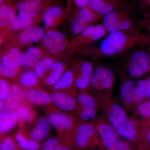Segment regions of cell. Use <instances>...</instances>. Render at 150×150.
<instances>
[{
	"mask_svg": "<svg viewBox=\"0 0 150 150\" xmlns=\"http://www.w3.org/2000/svg\"><path fill=\"white\" fill-rule=\"evenodd\" d=\"M144 33L140 31L126 32L117 31L109 33L98 45L86 48L82 54L92 61L115 58L130 49L140 46Z\"/></svg>",
	"mask_w": 150,
	"mask_h": 150,
	"instance_id": "6da1fadb",
	"label": "cell"
},
{
	"mask_svg": "<svg viewBox=\"0 0 150 150\" xmlns=\"http://www.w3.org/2000/svg\"><path fill=\"white\" fill-rule=\"evenodd\" d=\"M113 59L122 79H137L150 72V54L142 46L132 48Z\"/></svg>",
	"mask_w": 150,
	"mask_h": 150,
	"instance_id": "7a4b0ae2",
	"label": "cell"
},
{
	"mask_svg": "<svg viewBox=\"0 0 150 150\" xmlns=\"http://www.w3.org/2000/svg\"><path fill=\"white\" fill-rule=\"evenodd\" d=\"M115 81V74L111 68L105 65H97L94 69L86 93L106 105L112 98Z\"/></svg>",
	"mask_w": 150,
	"mask_h": 150,
	"instance_id": "3957f363",
	"label": "cell"
},
{
	"mask_svg": "<svg viewBox=\"0 0 150 150\" xmlns=\"http://www.w3.org/2000/svg\"><path fill=\"white\" fill-rule=\"evenodd\" d=\"M132 6L113 11L103 17L102 23L108 33L117 31H140L139 23L132 14Z\"/></svg>",
	"mask_w": 150,
	"mask_h": 150,
	"instance_id": "277c9868",
	"label": "cell"
},
{
	"mask_svg": "<svg viewBox=\"0 0 150 150\" xmlns=\"http://www.w3.org/2000/svg\"><path fill=\"white\" fill-rule=\"evenodd\" d=\"M44 112L49 118L51 126L58 133V136L72 138L76 125L80 123L76 115L59 110L54 105L47 108Z\"/></svg>",
	"mask_w": 150,
	"mask_h": 150,
	"instance_id": "5b68a950",
	"label": "cell"
},
{
	"mask_svg": "<svg viewBox=\"0 0 150 150\" xmlns=\"http://www.w3.org/2000/svg\"><path fill=\"white\" fill-rule=\"evenodd\" d=\"M70 41L64 34L55 29L47 30L40 40L41 47L46 54L56 57L72 55Z\"/></svg>",
	"mask_w": 150,
	"mask_h": 150,
	"instance_id": "8992f818",
	"label": "cell"
},
{
	"mask_svg": "<svg viewBox=\"0 0 150 150\" xmlns=\"http://www.w3.org/2000/svg\"><path fill=\"white\" fill-rule=\"evenodd\" d=\"M108 34L102 23L87 28L80 33L70 40L72 55L82 53L95 42Z\"/></svg>",
	"mask_w": 150,
	"mask_h": 150,
	"instance_id": "52a82bcc",
	"label": "cell"
},
{
	"mask_svg": "<svg viewBox=\"0 0 150 150\" xmlns=\"http://www.w3.org/2000/svg\"><path fill=\"white\" fill-rule=\"evenodd\" d=\"M72 141L77 150H88L101 147L93 122L78 123L73 132Z\"/></svg>",
	"mask_w": 150,
	"mask_h": 150,
	"instance_id": "ba28073f",
	"label": "cell"
},
{
	"mask_svg": "<svg viewBox=\"0 0 150 150\" xmlns=\"http://www.w3.org/2000/svg\"><path fill=\"white\" fill-rule=\"evenodd\" d=\"M47 30L45 28L36 25L25 28L6 38L1 45V50L12 47L21 48L37 43L42 39Z\"/></svg>",
	"mask_w": 150,
	"mask_h": 150,
	"instance_id": "9c48e42d",
	"label": "cell"
},
{
	"mask_svg": "<svg viewBox=\"0 0 150 150\" xmlns=\"http://www.w3.org/2000/svg\"><path fill=\"white\" fill-rule=\"evenodd\" d=\"M103 17L91 9L88 6L80 10L67 18L69 22V30L71 38L75 37L84 30L97 24Z\"/></svg>",
	"mask_w": 150,
	"mask_h": 150,
	"instance_id": "30bf717a",
	"label": "cell"
},
{
	"mask_svg": "<svg viewBox=\"0 0 150 150\" xmlns=\"http://www.w3.org/2000/svg\"><path fill=\"white\" fill-rule=\"evenodd\" d=\"M51 126L47 115H38L32 123L24 126H18V129L27 138L41 143L48 138Z\"/></svg>",
	"mask_w": 150,
	"mask_h": 150,
	"instance_id": "8fae6325",
	"label": "cell"
},
{
	"mask_svg": "<svg viewBox=\"0 0 150 150\" xmlns=\"http://www.w3.org/2000/svg\"><path fill=\"white\" fill-rule=\"evenodd\" d=\"M120 96L121 103L125 110L134 112L138 105L146 98L140 96L137 91V82L134 79L123 78L120 85Z\"/></svg>",
	"mask_w": 150,
	"mask_h": 150,
	"instance_id": "7c38bea8",
	"label": "cell"
},
{
	"mask_svg": "<svg viewBox=\"0 0 150 150\" xmlns=\"http://www.w3.org/2000/svg\"><path fill=\"white\" fill-rule=\"evenodd\" d=\"M59 1L60 0H21L16 3V8L18 13H23L40 22L45 11L58 4Z\"/></svg>",
	"mask_w": 150,
	"mask_h": 150,
	"instance_id": "4fadbf2b",
	"label": "cell"
},
{
	"mask_svg": "<svg viewBox=\"0 0 150 150\" xmlns=\"http://www.w3.org/2000/svg\"><path fill=\"white\" fill-rule=\"evenodd\" d=\"M92 122L99 138L101 148L106 149L113 146L120 138L115 129L107 121L104 115L98 116Z\"/></svg>",
	"mask_w": 150,
	"mask_h": 150,
	"instance_id": "5bb4252c",
	"label": "cell"
},
{
	"mask_svg": "<svg viewBox=\"0 0 150 150\" xmlns=\"http://www.w3.org/2000/svg\"><path fill=\"white\" fill-rule=\"evenodd\" d=\"M142 128V121L137 116L129 117L126 123L115 129L118 137L137 145Z\"/></svg>",
	"mask_w": 150,
	"mask_h": 150,
	"instance_id": "9a60e30c",
	"label": "cell"
},
{
	"mask_svg": "<svg viewBox=\"0 0 150 150\" xmlns=\"http://www.w3.org/2000/svg\"><path fill=\"white\" fill-rule=\"evenodd\" d=\"M88 6L103 17L113 11L132 6L129 0H90Z\"/></svg>",
	"mask_w": 150,
	"mask_h": 150,
	"instance_id": "2e32d148",
	"label": "cell"
},
{
	"mask_svg": "<svg viewBox=\"0 0 150 150\" xmlns=\"http://www.w3.org/2000/svg\"><path fill=\"white\" fill-rule=\"evenodd\" d=\"M125 108L112 98L105 107L103 115L115 129L126 123L129 118Z\"/></svg>",
	"mask_w": 150,
	"mask_h": 150,
	"instance_id": "e0dca14e",
	"label": "cell"
},
{
	"mask_svg": "<svg viewBox=\"0 0 150 150\" xmlns=\"http://www.w3.org/2000/svg\"><path fill=\"white\" fill-rule=\"evenodd\" d=\"M48 91L52 103L59 110L73 113L77 108V95L60 91Z\"/></svg>",
	"mask_w": 150,
	"mask_h": 150,
	"instance_id": "ac0fdd59",
	"label": "cell"
},
{
	"mask_svg": "<svg viewBox=\"0 0 150 150\" xmlns=\"http://www.w3.org/2000/svg\"><path fill=\"white\" fill-rule=\"evenodd\" d=\"M69 16L67 7L54 5L48 8L43 13L41 17L44 28L47 30L55 29Z\"/></svg>",
	"mask_w": 150,
	"mask_h": 150,
	"instance_id": "d6986e66",
	"label": "cell"
},
{
	"mask_svg": "<svg viewBox=\"0 0 150 150\" xmlns=\"http://www.w3.org/2000/svg\"><path fill=\"white\" fill-rule=\"evenodd\" d=\"M77 59H74L70 67L48 91H68L78 95L79 93L75 86Z\"/></svg>",
	"mask_w": 150,
	"mask_h": 150,
	"instance_id": "ffe728a7",
	"label": "cell"
},
{
	"mask_svg": "<svg viewBox=\"0 0 150 150\" xmlns=\"http://www.w3.org/2000/svg\"><path fill=\"white\" fill-rule=\"evenodd\" d=\"M75 86L79 92H87L89 83L94 69L93 62L77 59Z\"/></svg>",
	"mask_w": 150,
	"mask_h": 150,
	"instance_id": "44dd1931",
	"label": "cell"
},
{
	"mask_svg": "<svg viewBox=\"0 0 150 150\" xmlns=\"http://www.w3.org/2000/svg\"><path fill=\"white\" fill-rule=\"evenodd\" d=\"M39 22L25 13H18L8 27L1 31V45L7 38L25 28L36 25Z\"/></svg>",
	"mask_w": 150,
	"mask_h": 150,
	"instance_id": "7402d4cb",
	"label": "cell"
},
{
	"mask_svg": "<svg viewBox=\"0 0 150 150\" xmlns=\"http://www.w3.org/2000/svg\"><path fill=\"white\" fill-rule=\"evenodd\" d=\"M23 93L28 102L38 107L41 110H45L53 105L49 91L42 89H24Z\"/></svg>",
	"mask_w": 150,
	"mask_h": 150,
	"instance_id": "603a6c76",
	"label": "cell"
},
{
	"mask_svg": "<svg viewBox=\"0 0 150 150\" xmlns=\"http://www.w3.org/2000/svg\"><path fill=\"white\" fill-rule=\"evenodd\" d=\"M26 100L23 89L15 83L10 84L8 92L5 99V108L15 110L23 102Z\"/></svg>",
	"mask_w": 150,
	"mask_h": 150,
	"instance_id": "cb8c5ba5",
	"label": "cell"
},
{
	"mask_svg": "<svg viewBox=\"0 0 150 150\" xmlns=\"http://www.w3.org/2000/svg\"><path fill=\"white\" fill-rule=\"evenodd\" d=\"M18 117L15 110L4 108L0 112L1 139L5 137L18 124Z\"/></svg>",
	"mask_w": 150,
	"mask_h": 150,
	"instance_id": "d4e9b609",
	"label": "cell"
},
{
	"mask_svg": "<svg viewBox=\"0 0 150 150\" xmlns=\"http://www.w3.org/2000/svg\"><path fill=\"white\" fill-rule=\"evenodd\" d=\"M40 150H77L72 138L51 137L42 144Z\"/></svg>",
	"mask_w": 150,
	"mask_h": 150,
	"instance_id": "484cf974",
	"label": "cell"
},
{
	"mask_svg": "<svg viewBox=\"0 0 150 150\" xmlns=\"http://www.w3.org/2000/svg\"><path fill=\"white\" fill-rule=\"evenodd\" d=\"M15 110L18 117V126H24L32 123L38 116L35 106L26 100L20 105Z\"/></svg>",
	"mask_w": 150,
	"mask_h": 150,
	"instance_id": "4316f807",
	"label": "cell"
},
{
	"mask_svg": "<svg viewBox=\"0 0 150 150\" xmlns=\"http://www.w3.org/2000/svg\"><path fill=\"white\" fill-rule=\"evenodd\" d=\"M16 3L10 1L0 5V28L1 31L8 27L17 16Z\"/></svg>",
	"mask_w": 150,
	"mask_h": 150,
	"instance_id": "83f0119b",
	"label": "cell"
},
{
	"mask_svg": "<svg viewBox=\"0 0 150 150\" xmlns=\"http://www.w3.org/2000/svg\"><path fill=\"white\" fill-rule=\"evenodd\" d=\"M16 83L24 89H42L41 82L32 69L25 70L18 77Z\"/></svg>",
	"mask_w": 150,
	"mask_h": 150,
	"instance_id": "f1b7e54d",
	"label": "cell"
},
{
	"mask_svg": "<svg viewBox=\"0 0 150 150\" xmlns=\"http://www.w3.org/2000/svg\"><path fill=\"white\" fill-rule=\"evenodd\" d=\"M25 61L21 68L22 69H32L37 62L43 56L48 55L42 47L31 46L28 47L24 52Z\"/></svg>",
	"mask_w": 150,
	"mask_h": 150,
	"instance_id": "f546056e",
	"label": "cell"
},
{
	"mask_svg": "<svg viewBox=\"0 0 150 150\" xmlns=\"http://www.w3.org/2000/svg\"><path fill=\"white\" fill-rule=\"evenodd\" d=\"M78 108H96L99 111L101 110L103 113L106 105L100 102L93 96L85 92H79L77 96Z\"/></svg>",
	"mask_w": 150,
	"mask_h": 150,
	"instance_id": "4dcf8cb0",
	"label": "cell"
},
{
	"mask_svg": "<svg viewBox=\"0 0 150 150\" xmlns=\"http://www.w3.org/2000/svg\"><path fill=\"white\" fill-rule=\"evenodd\" d=\"M25 69L11 62H1L0 75L11 82L16 83L18 77Z\"/></svg>",
	"mask_w": 150,
	"mask_h": 150,
	"instance_id": "1f68e13d",
	"label": "cell"
},
{
	"mask_svg": "<svg viewBox=\"0 0 150 150\" xmlns=\"http://www.w3.org/2000/svg\"><path fill=\"white\" fill-rule=\"evenodd\" d=\"M63 57L46 55L43 56L37 62L33 70L35 72V74L40 80H41L54 62L62 59Z\"/></svg>",
	"mask_w": 150,
	"mask_h": 150,
	"instance_id": "d6a6232c",
	"label": "cell"
},
{
	"mask_svg": "<svg viewBox=\"0 0 150 150\" xmlns=\"http://www.w3.org/2000/svg\"><path fill=\"white\" fill-rule=\"evenodd\" d=\"M13 137L21 150H40L42 146L40 142H35L25 136L19 129Z\"/></svg>",
	"mask_w": 150,
	"mask_h": 150,
	"instance_id": "836d02e7",
	"label": "cell"
},
{
	"mask_svg": "<svg viewBox=\"0 0 150 150\" xmlns=\"http://www.w3.org/2000/svg\"><path fill=\"white\" fill-rule=\"evenodd\" d=\"M71 64L66 65L59 69L48 71L40 80L42 87H43L48 89L51 88L68 69Z\"/></svg>",
	"mask_w": 150,
	"mask_h": 150,
	"instance_id": "e575fe53",
	"label": "cell"
},
{
	"mask_svg": "<svg viewBox=\"0 0 150 150\" xmlns=\"http://www.w3.org/2000/svg\"><path fill=\"white\" fill-rule=\"evenodd\" d=\"M141 121L142 131L137 144V150H150V119Z\"/></svg>",
	"mask_w": 150,
	"mask_h": 150,
	"instance_id": "d590c367",
	"label": "cell"
},
{
	"mask_svg": "<svg viewBox=\"0 0 150 150\" xmlns=\"http://www.w3.org/2000/svg\"><path fill=\"white\" fill-rule=\"evenodd\" d=\"M99 110L96 108H77L73 114L77 116L80 123L91 122L98 117V112Z\"/></svg>",
	"mask_w": 150,
	"mask_h": 150,
	"instance_id": "8d00e7d4",
	"label": "cell"
},
{
	"mask_svg": "<svg viewBox=\"0 0 150 150\" xmlns=\"http://www.w3.org/2000/svg\"><path fill=\"white\" fill-rule=\"evenodd\" d=\"M133 113L141 120L150 119V100H145L138 105Z\"/></svg>",
	"mask_w": 150,
	"mask_h": 150,
	"instance_id": "74e56055",
	"label": "cell"
},
{
	"mask_svg": "<svg viewBox=\"0 0 150 150\" xmlns=\"http://www.w3.org/2000/svg\"><path fill=\"white\" fill-rule=\"evenodd\" d=\"M89 1L90 0H67L66 7L69 12V16L74 14L80 10L87 6Z\"/></svg>",
	"mask_w": 150,
	"mask_h": 150,
	"instance_id": "f35d334b",
	"label": "cell"
},
{
	"mask_svg": "<svg viewBox=\"0 0 150 150\" xmlns=\"http://www.w3.org/2000/svg\"><path fill=\"white\" fill-rule=\"evenodd\" d=\"M137 91L142 97L147 98L150 96V78L137 81Z\"/></svg>",
	"mask_w": 150,
	"mask_h": 150,
	"instance_id": "ab89813d",
	"label": "cell"
},
{
	"mask_svg": "<svg viewBox=\"0 0 150 150\" xmlns=\"http://www.w3.org/2000/svg\"><path fill=\"white\" fill-rule=\"evenodd\" d=\"M0 150H21L13 137L6 136L1 139Z\"/></svg>",
	"mask_w": 150,
	"mask_h": 150,
	"instance_id": "60d3db41",
	"label": "cell"
},
{
	"mask_svg": "<svg viewBox=\"0 0 150 150\" xmlns=\"http://www.w3.org/2000/svg\"><path fill=\"white\" fill-rule=\"evenodd\" d=\"M105 150H137V145L120 138L113 146Z\"/></svg>",
	"mask_w": 150,
	"mask_h": 150,
	"instance_id": "b9f144b4",
	"label": "cell"
},
{
	"mask_svg": "<svg viewBox=\"0 0 150 150\" xmlns=\"http://www.w3.org/2000/svg\"><path fill=\"white\" fill-rule=\"evenodd\" d=\"M142 19L140 20L139 27L141 29H145L150 33V10L144 12Z\"/></svg>",
	"mask_w": 150,
	"mask_h": 150,
	"instance_id": "7bdbcfd3",
	"label": "cell"
},
{
	"mask_svg": "<svg viewBox=\"0 0 150 150\" xmlns=\"http://www.w3.org/2000/svg\"><path fill=\"white\" fill-rule=\"evenodd\" d=\"M11 82L1 78L0 79V99L4 100L8 92L10 84Z\"/></svg>",
	"mask_w": 150,
	"mask_h": 150,
	"instance_id": "ee69618b",
	"label": "cell"
},
{
	"mask_svg": "<svg viewBox=\"0 0 150 150\" xmlns=\"http://www.w3.org/2000/svg\"><path fill=\"white\" fill-rule=\"evenodd\" d=\"M25 61V55L24 53L20 51L14 57L12 63L21 68L24 64Z\"/></svg>",
	"mask_w": 150,
	"mask_h": 150,
	"instance_id": "f6af8a7d",
	"label": "cell"
},
{
	"mask_svg": "<svg viewBox=\"0 0 150 150\" xmlns=\"http://www.w3.org/2000/svg\"><path fill=\"white\" fill-rule=\"evenodd\" d=\"M140 46L144 48L150 54V33H145Z\"/></svg>",
	"mask_w": 150,
	"mask_h": 150,
	"instance_id": "bcb514c9",
	"label": "cell"
},
{
	"mask_svg": "<svg viewBox=\"0 0 150 150\" xmlns=\"http://www.w3.org/2000/svg\"><path fill=\"white\" fill-rule=\"evenodd\" d=\"M137 1L138 2V3H141L140 4H141V6H140V8H141V9H142H142H143V6H144V4L146 5V4L147 3V0H137Z\"/></svg>",
	"mask_w": 150,
	"mask_h": 150,
	"instance_id": "7dc6e473",
	"label": "cell"
},
{
	"mask_svg": "<svg viewBox=\"0 0 150 150\" xmlns=\"http://www.w3.org/2000/svg\"><path fill=\"white\" fill-rule=\"evenodd\" d=\"M5 108V103L4 100H0V111L3 110Z\"/></svg>",
	"mask_w": 150,
	"mask_h": 150,
	"instance_id": "c3c4849f",
	"label": "cell"
},
{
	"mask_svg": "<svg viewBox=\"0 0 150 150\" xmlns=\"http://www.w3.org/2000/svg\"><path fill=\"white\" fill-rule=\"evenodd\" d=\"M147 3H148L150 5V0H147Z\"/></svg>",
	"mask_w": 150,
	"mask_h": 150,
	"instance_id": "681fc988",
	"label": "cell"
},
{
	"mask_svg": "<svg viewBox=\"0 0 150 150\" xmlns=\"http://www.w3.org/2000/svg\"><path fill=\"white\" fill-rule=\"evenodd\" d=\"M13 1H14L15 2V1H16L17 3L19 1H21V0H13Z\"/></svg>",
	"mask_w": 150,
	"mask_h": 150,
	"instance_id": "f907efd6",
	"label": "cell"
},
{
	"mask_svg": "<svg viewBox=\"0 0 150 150\" xmlns=\"http://www.w3.org/2000/svg\"><path fill=\"white\" fill-rule=\"evenodd\" d=\"M148 99H149V100H150V96H149V97L148 98Z\"/></svg>",
	"mask_w": 150,
	"mask_h": 150,
	"instance_id": "816d5d0a",
	"label": "cell"
},
{
	"mask_svg": "<svg viewBox=\"0 0 150 150\" xmlns=\"http://www.w3.org/2000/svg\"><path fill=\"white\" fill-rule=\"evenodd\" d=\"M105 150V149H103V148H101V150Z\"/></svg>",
	"mask_w": 150,
	"mask_h": 150,
	"instance_id": "f5cc1de1",
	"label": "cell"
}]
</instances>
